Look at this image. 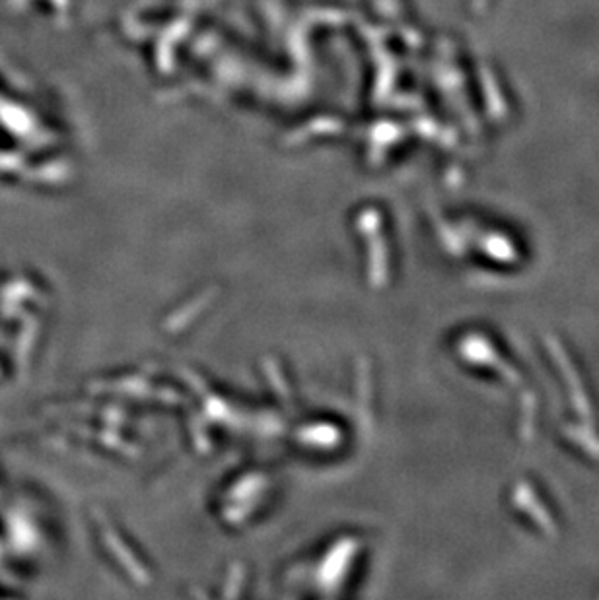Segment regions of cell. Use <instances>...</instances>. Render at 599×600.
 I'll return each mask as SVG.
<instances>
[]
</instances>
